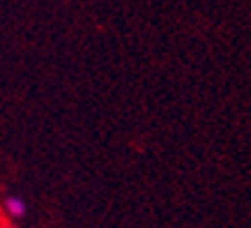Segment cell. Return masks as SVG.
<instances>
[{
	"mask_svg": "<svg viewBox=\"0 0 251 228\" xmlns=\"http://www.w3.org/2000/svg\"><path fill=\"white\" fill-rule=\"evenodd\" d=\"M2 210H5L7 217H12V219H21L23 214H25V201L19 196H7L2 201Z\"/></svg>",
	"mask_w": 251,
	"mask_h": 228,
	"instance_id": "6da1fadb",
	"label": "cell"
}]
</instances>
